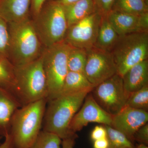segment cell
Wrapping results in <instances>:
<instances>
[{
	"label": "cell",
	"mask_w": 148,
	"mask_h": 148,
	"mask_svg": "<svg viewBox=\"0 0 148 148\" xmlns=\"http://www.w3.org/2000/svg\"><path fill=\"white\" fill-rule=\"evenodd\" d=\"M95 12L101 16L107 15L112 10L116 0H93Z\"/></svg>",
	"instance_id": "obj_27"
},
{
	"label": "cell",
	"mask_w": 148,
	"mask_h": 148,
	"mask_svg": "<svg viewBox=\"0 0 148 148\" xmlns=\"http://www.w3.org/2000/svg\"><path fill=\"white\" fill-rule=\"evenodd\" d=\"M64 8L68 27L95 12L93 0H79Z\"/></svg>",
	"instance_id": "obj_17"
},
{
	"label": "cell",
	"mask_w": 148,
	"mask_h": 148,
	"mask_svg": "<svg viewBox=\"0 0 148 148\" xmlns=\"http://www.w3.org/2000/svg\"><path fill=\"white\" fill-rule=\"evenodd\" d=\"M46 0H31L30 14L32 18L35 17Z\"/></svg>",
	"instance_id": "obj_30"
},
{
	"label": "cell",
	"mask_w": 148,
	"mask_h": 148,
	"mask_svg": "<svg viewBox=\"0 0 148 148\" xmlns=\"http://www.w3.org/2000/svg\"><path fill=\"white\" fill-rule=\"evenodd\" d=\"M122 77L132 66L148 59V32H137L119 36L110 51Z\"/></svg>",
	"instance_id": "obj_6"
},
{
	"label": "cell",
	"mask_w": 148,
	"mask_h": 148,
	"mask_svg": "<svg viewBox=\"0 0 148 148\" xmlns=\"http://www.w3.org/2000/svg\"><path fill=\"white\" fill-rule=\"evenodd\" d=\"M135 148H148L147 145L143 144H140L137 147H135Z\"/></svg>",
	"instance_id": "obj_35"
},
{
	"label": "cell",
	"mask_w": 148,
	"mask_h": 148,
	"mask_svg": "<svg viewBox=\"0 0 148 148\" xmlns=\"http://www.w3.org/2000/svg\"><path fill=\"white\" fill-rule=\"evenodd\" d=\"M91 92L98 105L113 116L125 107L129 96L125 89L122 77L117 73L95 86Z\"/></svg>",
	"instance_id": "obj_8"
},
{
	"label": "cell",
	"mask_w": 148,
	"mask_h": 148,
	"mask_svg": "<svg viewBox=\"0 0 148 148\" xmlns=\"http://www.w3.org/2000/svg\"><path fill=\"white\" fill-rule=\"evenodd\" d=\"M106 16L119 36L148 32V12L136 15L112 10Z\"/></svg>",
	"instance_id": "obj_13"
},
{
	"label": "cell",
	"mask_w": 148,
	"mask_h": 148,
	"mask_svg": "<svg viewBox=\"0 0 148 148\" xmlns=\"http://www.w3.org/2000/svg\"><path fill=\"white\" fill-rule=\"evenodd\" d=\"M112 10L140 15L148 12V3L145 0H116Z\"/></svg>",
	"instance_id": "obj_20"
},
{
	"label": "cell",
	"mask_w": 148,
	"mask_h": 148,
	"mask_svg": "<svg viewBox=\"0 0 148 148\" xmlns=\"http://www.w3.org/2000/svg\"><path fill=\"white\" fill-rule=\"evenodd\" d=\"M119 36L108 21L103 16L94 47L110 52L116 42Z\"/></svg>",
	"instance_id": "obj_19"
},
{
	"label": "cell",
	"mask_w": 148,
	"mask_h": 148,
	"mask_svg": "<svg viewBox=\"0 0 148 148\" xmlns=\"http://www.w3.org/2000/svg\"><path fill=\"white\" fill-rule=\"evenodd\" d=\"M90 92L86 95L82 106L71 122L69 129L72 133H76L90 123L111 126L113 115L98 105Z\"/></svg>",
	"instance_id": "obj_11"
},
{
	"label": "cell",
	"mask_w": 148,
	"mask_h": 148,
	"mask_svg": "<svg viewBox=\"0 0 148 148\" xmlns=\"http://www.w3.org/2000/svg\"><path fill=\"white\" fill-rule=\"evenodd\" d=\"M86 50L84 74L94 87L117 73L116 65L109 51L95 47Z\"/></svg>",
	"instance_id": "obj_9"
},
{
	"label": "cell",
	"mask_w": 148,
	"mask_h": 148,
	"mask_svg": "<svg viewBox=\"0 0 148 148\" xmlns=\"http://www.w3.org/2000/svg\"><path fill=\"white\" fill-rule=\"evenodd\" d=\"M104 125L107 130L109 148H135L132 141L122 132L110 125Z\"/></svg>",
	"instance_id": "obj_23"
},
{
	"label": "cell",
	"mask_w": 148,
	"mask_h": 148,
	"mask_svg": "<svg viewBox=\"0 0 148 148\" xmlns=\"http://www.w3.org/2000/svg\"><path fill=\"white\" fill-rule=\"evenodd\" d=\"M77 138H67L62 140L61 148H74L75 144V140Z\"/></svg>",
	"instance_id": "obj_32"
},
{
	"label": "cell",
	"mask_w": 148,
	"mask_h": 148,
	"mask_svg": "<svg viewBox=\"0 0 148 148\" xmlns=\"http://www.w3.org/2000/svg\"><path fill=\"white\" fill-rule=\"evenodd\" d=\"M71 47L64 40L44 49L42 65L48 89V101L60 95L69 71L68 58Z\"/></svg>",
	"instance_id": "obj_7"
},
{
	"label": "cell",
	"mask_w": 148,
	"mask_h": 148,
	"mask_svg": "<svg viewBox=\"0 0 148 148\" xmlns=\"http://www.w3.org/2000/svg\"><path fill=\"white\" fill-rule=\"evenodd\" d=\"M52 1H54L60 4L61 5L65 6L73 3L79 0H52Z\"/></svg>",
	"instance_id": "obj_34"
},
{
	"label": "cell",
	"mask_w": 148,
	"mask_h": 148,
	"mask_svg": "<svg viewBox=\"0 0 148 148\" xmlns=\"http://www.w3.org/2000/svg\"><path fill=\"white\" fill-rule=\"evenodd\" d=\"M148 121L147 111L125 106L113 116L111 126L122 132L132 142L135 132Z\"/></svg>",
	"instance_id": "obj_12"
},
{
	"label": "cell",
	"mask_w": 148,
	"mask_h": 148,
	"mask_svg": "<svg viewBox=\"0 0 148 148\" xmlns=\"http://www.w3.org/2000/svg\"><path fill=\"white\" fill-rule=\"evenodd\" d=\"M87 58L86 49L72 47L68 58L69 71L84 73Z\"/></svg>",
	"instance_id": "obj_22"
},
{
	"label": "cell",
	"mask_w": 148,
	"mask_h": 148,
	"mask_svg": "<svg viewBox=\"0 0 148 148\" xmlns=\"http://www.w3.org/2000/svg\"><path fill=\"white\" fill-rule=\"evenodd\" d=\"M4 141L0 143V148H10L12 146L11 138L10 134L4 138Z\"/></svg>",
	"instance_id": "obj_33"
},
{
	"label": "cell",
	"mask_w": 148,
	"mask_h": 148,
	"mask_svg": "<svg viewBox=\"0 0 148 148\" xmlns=\"http://www.w3.org/2000/svg\"><path fill=\"white\" fill-rule=\"evenodd\" d=\"M9 41L7 23L0 18V60H8Z\"/></svg>",
	"instance_id": "obj_26"
},
{
	"label": "cell",
	"mask_w": 148,
	"mask_h": 148,
	"mask_svg": "<svg viewBox=\"0 0 148 148\" xmlns=\"http://www.w3.org/2000/svg\"><path fill=\"white\" fill-rule=\"evenodd\" d=\"M94 88L93 85L89 82L84 74L69 71L64 80L59 96L70 95L85 90L92 91Z\"/></svg>",
	"instance_id": "obj_18"
},
{
	"label": "cell",
	"mask_w": 148,
	"mask_h": 148,
	"mask_svg": "<svg viewBox=\"0 0 148 148\" xmlns=\"http://www.w3.org/2000/svg\"><path fill=\"white\" fill-rule=\"evenodd\" d=\"M47 100L20 107L14 114L9 134L13 148H30L41 131Z\"/></svg>",
	"instance_id": "obj_3"
},
{
	"label": "cell",
	"mask_w": 148,
	"mask_h": 148,
	"mask_svg": "<svg viewBox=\"0 0 148 148\" xmlns=\"http://www.w3.org/2000/svg\"><path fill=\"white\" fill-rule=\"evenodd\" d=\"M0 87L15 97L14 67L8 59L0 60Z\"/></svg>",
	"instance_id": "obj_21"
},
{
	"label": "cell",
	"mask_w": 148,
	"mask_h": 148,
	"mask_svg": "<svg viewBox=\"0 0 148 148\" xmlns=\"http://www.w3.org/2000/svg\"><path fill=\"white\" fill-rule=\"evenodd\" d=\"M93 148H109L108 140L107 138L94 141Z\"/></svg>",
	"instance_id": "obj_31"
},
{
	"label": "cell",
	"mask_w": 148,
	"mask_h": 148,
	"mask_svg": "<svg viewBox=\"0 0 148 148\" xmlns=\"http://www.w3.org/2000/svg\"><path fill=\"white\" fill-rule=\"evenodd\" d=\"M91 91L85 90L70 95H60L48 101L42 130L55 134L62 140L77 138L76 133L70 131V125L86 95Z\"/></svg>",
	"instance_id": "obj_1"
},
{
	"label": "cell",
	"mask_w": 148,
	"mask_h": 148,
	"mask_svg": "<svg viewBox=\"0 0 148 148\" xmlns=\"http://www.w3.org/2000/svg\"><path fill=\"white\" fill-rule=\"evenodd\" d=\"M133 140L138 141L140 144L147 145L148 144V124L144 125L135 132Z\"/></svg>",
	"instance_id": "obj_28"
},
{
	"label": "cell",
	"mask_w": 148,
	"mask_h": 148,
	"mask_svg": "<svg viewBox=\"0 0 148 148\" xmlns=\"http://www.w3.org/2000/svg\"><path fill=\"white\" fill-rule=\"evenodd\" d=\"M32 19L44 47L64 40L69 27L64 6L52 0H46Z\"/></svg>",
	"instance_id": "obj_5"
},
{
	"label": "cell",
	"mask_w": 148,
	"mask_h": 148,
	"mask_svg": "<svg viewBox=\"0 0 148 148\" xmlns=\"http://www.w3.org/2000/svg\"><path fill=\"white\" fill-rule=\"evenodd\" d=\"M90 138L93 142L107 138V132L104 125H97L94 127L91 133Z\"/></svg>",
	"instance_id": "obj_29"
},
{
	"label": "cell",
	"mask_w": 148,
	"mask_h": 148,
	"mask_svg": "<svg viewBox=\"0 0 148 148\" xmlns=\"http://www.w3.org/2000/svg\"><path fill=\"white\" fill-rule=\"evenodd\" d=\"M125 106L148 112V85L131 93L127 98Z\"/></svg>",
	"instance_id": "obj_24"
},
{
	"label": "cell",
	"mask_w": 148,
	"mask_h": 148,
	"mask_svg": "<svg viewBox=\"0 0 148 148\" xmlns=\"http://www.w3.org/2000/svg\"><path fill=\"white\" fill-rule=\"evenodd\" d=\"M145 1H146V2H147V3H148V0H145Z\"/></svg>",
	"instance_id": "obj_37"
},
{
	"label": "cell",
	"mask_w": 148,
	"mask_h": 148,
	"mask_svg": "<svg viewBox=\"0 0 148 148\" xmlns=\"http://www.w3.org/2000/svg\"><path fill=\"white\" fill-rule=\"evenodd\" d=\"M102 17L97 12L68 27L64 40L73 47L87 49L95 45Z\"/></svg>",
	"instance_id": "obj_10"
},
{
	"label": "cell",
	"mask_w": 148,
	"mask_h": 148,
	"mask_svg": "<svg viewBox=\"0 0 148 148\" xmlns=\"http://www.w3.org/2000/svg\"><path fill=\"white\" fill-rule=\"evenodd\" d=\"M122 79L125 89L129 95L148 85V59L132 66Z\"/></svg>",
	"instance_id": "obj_16"
},
{
	"label": "cell",
	"mask_w": 148,
	"mask_h": 148,
	"mask_svg": "<svg viewBox=\"0 0 148 148\" xmlns=\"http://www.w3.org/2000/svg\"><path fill=\"white\" fill-rule=\"evenodd\" d=\"M2 137H1V136H0V140H1L2 139Z\"/></svg>",
	"instance_id": "obj_36"
},
{
	"label": "cell",
	"mask_w": 148,
	"mask_h": 148,
	"mask_svg": "<svg viewBox=\"0 0 148 148\" xmlns=\"http://www.w3.org/2000/svg\"><path fill=\"white\" fill-rule=\"evenodd\" d=\"M31 0H0V18L7 23L31 16Z\"/></svg>",
	"instance_id": "obj_15"
},
{
	"label": "cell",
	"mask_w": 148,
	"mask_h": 148,
	"mask_svg": "<svg viewBox=\"0 0 148 148\" xmlns=\"http://www.w3.org/2000/svg\"><path fill=\"white\" fill-rule=\"evenodd\" d=\"M7 24L9 36L8 60L14 67L29 64L40 56L45 48L31 16Z\"/></svg>",
	"instance_id": "obj_2"
},
{
	"label": "cell",
	"mask_w": 148,
	"mask_h": 148,
	"mask_svg": "<svg viewBox=\"0 0 148 148\" xmlns=\"http://www.w3.org/2000/svg\"><path fill=\"white\" fill-rule=\"evenodd\" d=\"M21 104L11 92L0 87V136L9 134L12 119Z\"/></svg>",
	"instance_id": "obj_14"
},
{
	"label": "cell",
	"mask_w": 148,
	"mask_h": 148,
	"mask_svg": "<svg viewBox=\"0 0 148 148\" xmlns=\"http://www.w3.org/2000/svg\"><path fill=\"white\" fill-rule=\"evenodd\" d=\"M61 143L57 135L42 130L30 148H61Z\"/></svg>",
	"instance_id": "obj_25"
},
{
	"label": "cell",
	"mask_w": 148,
	"mask_h": 148,
	"mask_svg": "<svg viewBox=\"0 0 148 148\" xmlns=\"http://www.w3.org/2000/svg\"><path fill=\"white\" fill-rule=\"evenodd\" d=\"M10 148H12V146H11V147Z\"/></svg>",
	"instance_id": "obj_38"
},
{
	"label": "cell",
	"mask_w": 148,
	"mask_h": 148,
	"mask_svg": "<svg viewBox=\"0 0 148 148\" xmlns=\"http://www.w3.org/2000/svg\"><path fill=\"white\" fill-rule=\"evenodd\" d=\"M15 97L24 106L48 99V89L42 65V54L29 64L14 67Z\"/></svg>",
	"instance_id": "obj_4"
}]
</instances>
